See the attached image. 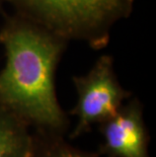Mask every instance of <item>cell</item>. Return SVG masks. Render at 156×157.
<instances>
[{"label": "cell", "instance_id": "1", "mask_svg": "<svg viewBox=\"0 0 156 157\" xmlns=\"http://www.w3.org/2000/svg\"><path fill=\"white\" fill-rule=\"evenodd\" d=\"M6 62L0 72V106L39 132L60 134L68 120L55 76L66 40L29 19L9 18L0 32Z\"/></svg>", "mask_w": 156, "mask_h": 157}, {"label": "cell", "instance_id": "2", "mask_svg": "<svg viewBox=\"0 0 156 157\" xmlns=\"http://www.w3.org/2000/svg\"><path fill=\"white\" fill-rule=\"evenodd\" d=\"M22 17L93 49L109 41L112 25L128 17L134 0H10Z\"/></svg>", "mask_w": 156, "mask_h": 157}, {"label": "cell", "instance_id": "3", "mask_svg": "<svg viewBox=\"0 0 156 157\" xmlns=\"http://www.w3.org/2000/svg\"><path fill=\"white\" fill-rule=\"evenodd\" d=\"M73 82L77 92V101L71 112L77 118L70 134L73 139L114 116L131 95L119 82L114 60L108 55L101 57L86 75L73 77Z\"/></svg>", "mask_w": 156, "mask_h": 157}, {"label": "cell", "instance_id": "4", "mask_svg": "<svg viewBox=\"0 0 156 157\" xmlns=\"http://www.w3.org/2000/svg\"><path fill=\"white\" fill-rule=\"evenodd\" d=\"M101 153L105 157H150L149 136L138 99L124 103L107 121L99 124Z\"/></svg>", "mask_w": 156, "mask_h": 157}, {"label": "cell", "instance_id": "5", "mask_svg": "<svg viewBox=\"0 0 156 157\" xmlns=\"http://www.w3.org/2000/svg\"><path fill=\"white\" fill-rule=\"evenodd\" d=\"M32 147L29 126L0 106V157H29Z\"/></svg>", "mask_w": 156, "mask_h": 157}, {"label": "cell", "instance_id": "6", "mask_svg": "<svg viewBox=\"0 0 156 157\" xmlns=\"http://www.w3.org/2000/svg\"><path fill=\"white\" fill-rule=\"evenodd\" d=\"M29 157H99L68 144L60 134L40 132L34 135V147Z\"/></svg>", "mask_w": 156, "mask_h": 157}, {"label": "cell", "instance_id": "7", "mask_svg": "<svg viewBox=\"0 0 156 157\" xmlns=\"http://www.w3.org/2000/svg\"><path fill=\"white\" fill-rule=\"evenodd\" d=\"M1 2H2V0H0V7H1Z\"/></svg>", "mask_w": 156, "mask_h": 157}]
</instances>
